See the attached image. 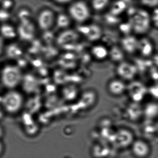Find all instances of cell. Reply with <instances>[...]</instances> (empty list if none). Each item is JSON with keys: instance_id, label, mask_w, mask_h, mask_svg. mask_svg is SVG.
I'll use <instances>...</instances> for the list:
<instances>
[{"instance_id": "32", "label": "cell", "mask_w": 158, "mask_h": 158, "mask_svg": "<svg viewBox=\"0 0 158 158\" xmlns=\"http://www.w3.org/2000/svg\"><path fill=\"white\" fill-rule=\"evenodd\" d=\"M125 2H127V1H129L130 0H123Z\"/></svg>"}, {"instance_id": "6", "label": "cell", "mask_w": 158, "mask_h": 158, "mask_svg": "<svg viewBox=\"0 0 158 158\" xmlns=\"http://www.w3.org/2000/svg\"><path fill=\"white\" fill-rule=\"evenodd\" d=\"M77 31L90 42H95L99 40L102 36L101 27L95 24H80Z\"/></svg>"}, {"instance_id": "5", "label": "cell", "mask_w": 158, "mask_h": 158, "mask_svg": "<svg viewBox=\"0 0 158 158\" xmlns=\"http://www.w3.org/2000/svg\"><path fill=\"white\" fill-rule=\"evenodd\" d=\"M116 72L120 79L131 81L135 79L138 71L135 64L123 60L118 63Z\"/></svg>"}, {"instance_id": "3", "label": "cell", "mask_w": 158, "mask_h": 158, "mask_svg": "<svg viewBox=\"0 0 158 158\" xmlns=\"http://www.w3.org/2000/svg\"><path fill=\"white\" fill-rule=\"evenodd\" d=\"M68 15L71 20L79 24H83L89 19L91 13L87 3L79 0L70 4L68 8Z\"/></svg>"}, {"instance_id": "15", "label": "cell", "mask_w": 158, "mask_h": 158, "mask_svg": "<svg viewBox=\"0 0 158 158\" xmlns=\"http://www.w3.org/2000/svg\"><path fill=\"white\" fill-rule=\"evenodd\" d=\"M97 100V94L96 91L92 89L85 90L80 95V103L84 108H88L92 107Z\"/></svg>"}, {"instance_id": "9", "label": "cell", "mask_w": 158, "mask_h": 158, "mask_svg": "<svg viewBox=\"0 0 158 158\" xmlns=\"http://www.w3.org/2000/svg\"><path fill=\"white\" fill-rule=\"evenodd\" d=\"M130 147L132 154L136 158H148L150 155V145L145 139H135Z\"/></svg>"}, {"instance_id": "13", "label": "cell", "mask_w": 158, "mask_h": 158, "mask_svg": "<svg viewBox=\"0 0 158 158\" xmlns=\"http://www.w3.org/2000/svg\"><path fill=\"white\" fill-rule=\"evenodd\" d=\"M107 90L110 95L115 97L121 96L126 91L127 85L122 79H113L107 84Z\"/></svg>"}, {"instance_id": "1", "label": "cell", "mask_w": 158, "mask_h": 158, "mask_svg": "<svg viewBox=\"0 0 158 158\" xmlns=\"http://www.w3.org/2000/svg\"><path fill=\"white\" fill-rule=\"evenodd\" d=\"M129 13L128 22L131 24L132 32L135 35H145L152 25L150 14L143 9H132Z\"/></svg>"}, {"instance_id": "10", "label": "cell", "mask_w": 158, "mask_h": 158, "mask_svg": "<svg viewBox=\"0 0 158 158\" xmlns=\"http://www.w3.org/2000/svg\"><path fill=\"white\" fill-rule=\"evenodd\" d=\"M56 16L54 13L49 9H46L40 13L38 23L40 28L44 31L49 30L55 23Z\"/></svg>"}, {"instance_id": "24", "label": "cell", "mask_w": 158, "mask_h": 158, "mask_svg": "<svg viewBox=\"0 0 158 158\" xmlns=\"http://www.w3.org/2000/svg\"><path fill=\"white\" fill-rule=\"evenodd\" d=\"M1 33L3 36L7 38H14L15 36L16 32L10 26L4 25L1 27Z\"/></svg>"}, {"instance_id": "23", "label": "cell", "mask_w": 158, "mask_h": 158, "mask_svg": "<svg viewBox=\"0 0 158 158\" xmlns=\"http://www.w3.org/2000/svg\"><path fill=\"white\" fill-rule=\"evenodd\" d=\"M151 112L152 116V118L155 117V115L157 114V105L154 103H151L147 105L146 108L143 110V114H146V116L148 117L149 114Z\"/></svg>"}, {"instance_id": "28", "label": "cell", "mask_w": 158, "mask_h": 158, "mask_svg": "<svg viewBox=\"0 0 158 158\" xmlns=\"http://www.w3.org/2000/svg\"><path fill=\"white\" fill-rule=\"evenodd\" d=\"M150 92L151 94H152V95H156V97L157 96V94L155 93V92L158 93V86L156 85L152 86L150 87L148 89V91Z\"/></svg>"}, {"instance_id": "14", "label": "cell", "mask_w": 158, "mask_h": 158, "mask_svg": "<svg viewBox=\"0 0 158 158\" xmlns=\"http://www.w3.org/2000/svg\"><path fill=\"white\" fill-rule=\"evenodd\" d=\"M154 51V47L151 40L147 38H142L138 40V51L144 58H148L151 56Z\"/></svg>"}, {"instance_id": "21", "label": "cell", "mask_w": 158, "mask_h": 158, "mask_svg": "<svg viewBox=\"0 0 158 158\" xmlns=\"http://www.w3.org/2000/svg\"><path fill=\"white\" fill-rule=\"evenodd\" d=\"M71 19L68 15L61 14L56 17L55 23L58 27L64 29L69 28L71 25Z\"/></svg>"}, {"instance_id": "11", "label": "cell", "mask_w": 158, "mask_h": 158, "mask_svg": "<svg viewBox=\"0 0 158 158\" xmlns=\"http://www.w3.org/2000/svg\"><path fill=\"white\" fill-rule=\"evenodd\" d=\"M79 35L78 32L75 30L68 28L64 29L57 37V44L61 47L71 45L77 42Z\"/></svg>"}, {"instance_id": "30", "label": "cell", "mask_w": 158, "mask_h": 158, "mask_svg": "<svg viewBox=\"0 0 158 158\" xmlns=\"http://www.w3.org/2000/svg\"><path fill=\"white\" fill-rule=\"evenodd\" d=\"M54 1L60 4H65L70 3L73 0H54Z\"/></svg>"}, {"instance_id": "20", "label": "cell", "mask_w": 158, "mask_h": 158, "mask_svg": "<svg viewBox=\"0 0 158 158\" xmlns=\"http://www.w3.org/2000/svg\"><path fill=\"white\" fill-rule=\"evenodd\" d=\"M127 8V3L123 0H118L114 2L110 10V13L113 15L118 16L122 14Z\"/></svg>"}, {"instance_id": "17", "label": "cell", "mask_w": 158, "mask_h": 158, "mask_svg": "<svg viewBox=\"0 0 158 158\" xmlns=\"http://www.w3.org/2000/svg\"><path fill=\"white\" fill-rule=\"evenodd\" d=\"M62 95L65 100L71 102L77 98L79 95L78 87L73 84H69L63 87Z\"/></svg>"}, {"instance_id": "4", "label": "cell", "mask_w": 158, "mask_h": 158, "mask_svg": "<svg viewBox=\"0 0 158 158\" xmlns=\"http://www.w3.org/2000/svg\"><path fill=\"white\" fill-rule=\"evenodd\" d=\"M23 75L21 70L15 65L5 66L1 73V80L4 86L13 89L22 82Z\"/></svg>"}, {"instance_id": "16", "label": "cell", "mask_w": 158, "mask_h": 158, "mask_svg": "<svg viewBox=\"0 0 158 158\" xmlns=\"http://www.w3.org/2000/svg\"><path fill=\"white\" fill-rule=\"evenodd\" d=\"M20 37L23 40H29L33 38L35 35V28L33 24L28 20L25 21L20 25L18 30Z\"/></svg>"}, {"instance_id": "19", "label": "cell", "mask_w": 158, "mask_h": 158, "mask_svg": "<svg viewBox=\"0 0 158 158\" xmlns=\"http://www.w3.org/2000/svg\"><path fill=\"white\" fill-rule=\"evenodd\" d=\"M113 62L119 63L124 60V52L121 47L113 46L109 50V56Z\"/></svg>"}, {"instance_id": "7", "label": "cell", "mask_w": 158, "mask_h": 158, "mask_svg": "<svg viewBox=\"0 0 158 158\" xmlns=\"http://www.w3.org/2000/svg\"><path fill=\"white\" fill-rule=\"evenodd\" d=\"M134 140L133 133L129 129L122 128L115 131L113 141L119 148H126L130 147Z\"/></svg>"}, {"instance_id": "8", "label": "cell", "mask_w": 158, "mask_h": 158, "mask_svg": "<svg viewBox=\"0 0 158 158\" xmlns=\"http://www.w3.org/2000/svg\"><path fill=\"white\" fill-rule=\"evenodd\" d=\"M126 91L135 102H139L145 97L148 92V89L143 83L137 81H131L127 85Z\"/></svg>"}, {"instance_id": "31", "label": "cell", "mask_w": 158, "mask_h": 158, "mask_svg": "<svg viewBox=\"0 0 158 158\" xmlns=\"http://www.w3.org/2000/svg\"><path fill=\"white\" fill-rule=\"evenodd\" d=\"M4 129L2 128V126L0 125V140H2V137L4 135Z\"/></svg>"}, {"instance_id": "27", "label": "cell", "mask_w": 158, "mask_h": 158, "mask_svg": "<svg viewBox=\"0 0 158 158\" xmlns=\"http://www.w3.org/2000/svg\"><path fill=\"white\" fill-rule=\"evenodd\" d=\"M158 0H141V2L143 5L149 7H154L157 6Z\"/></svg>"}, {"instance_id": "18", "label": "cell", "mask_w": 158, "mask_h": 158, "mask_svg": "<svg viewBox=\"0 0 158 158\" xmlns=\"http://www.w3.org/2000/svg\"><path fill=\"white\" fill-rule=\"evenodd\" d=\"M90 52L93 58L98 60H103L109 56V50L106 47L100 44L92 46Z\"/></svg>"}, {"instance_id": "2", "label": "cell", "mask_w": 158, "mask_h": 158, "mask_svg": "<svg viewBox=\"0 0 158 158\" xmlns=\"http://www.w3.org/2000/svg\"><path fill=\"white\" fill-rule=\"evenodd\" d=\"M23 95L16 90L10 89L2 98V104L5 111L10 114L19 112L24 105Z\"/></svg>"}, {"instance_id": "29", "label": "cell", "mask_w": 158, "mask_h": 158, "mask_svg": "<svg viewBox=\"0 0 158 158\" xmlns=\"http://www.w3.org/2000/svg\"><path fill=\"white\" fill-rule=\"evenodd\" d=\"M5 151V146L2 140H0V157L2 156Z\"/></svg>"}, {"instance_id": "22", "label": "cell", "mask_w": 158, "mask_h": 158, "mask_svg": "<svg viewBox=\"0 0 158 158\" xmlns=\"http://www.w3.org/2000/svg\"><path fill=\"white\" fill-rule=\"evenodd\" d=\"M110 3V0H92L91 7L93 10L101 12L105 10Z\"/></svg>"}, {"instance_id": "26", "label": "cell", "mask_w": 158, "mask_h": 158, "mask_svg": "<svg viewBox=\"0 0 158 158\" xmlns=\"http://www.w3.org/2000/svg\"><path fill=\"white\" fill-rule=\"evenodd\" d=\"M152 24H153L156 28L158 27V11L157 8H154L152 14H150Z\"/></svg>"}, {"instance_id": "25", "label": "cell", "mask_w": 158, "mask_h": 158, "mask_svg": "<svg viewBox=\"0 0 158 158\" xmlns=\"http://www.w3.org/2000/svg\"><path fill=\"white\" fill-rule=\"evenodd\" d=\"M119 29L121 32L123 33L125 35H130V33L132 32L131 24L128 21L127 23L121 24L119 26Z\"/></svg>"}, {"instance_id": "12", "label": "cell", "mask_w": 158, "mask_h": 158, "mask_svg": "<svg viewBox=\"0 0 158 158\" xmlns=\"http://www.w3.org/2000/svg\"><path fill=\"white\" fill-rule=\"evenodd\" d=\"M138 40L133 35H124L121 39L120 47L124 52L127 54H134L138 51Z\"/></svg>"}]
</instances>
